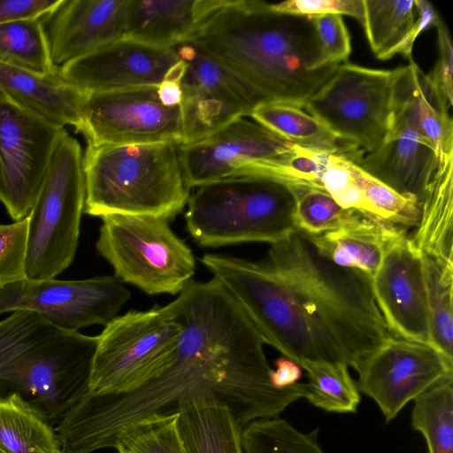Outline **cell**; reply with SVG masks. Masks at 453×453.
<instances>
[{
  "instance_id": "cell-29",
  "label": "cell",
  "mask_w": 453,
  "mask_h": 453,
  "mask_svg": "<svg viewBox=\"0 0 453 453\" xmlns=\"http://www.w3.org/2000/svg\"><path fill=\"white\" fill-rule=\"evenodd\" d=\"M300 367L309 379L304 398L310 403L330 412H356L360 395L346 364L317 360L304 362Z\"/></svg>"
},
{
  "instance_id": "cell-42",
  "label": "cell",
  "mask_w": 453,
  "mask_h": 453,
  "mask_svg": "<svg viewBox=\"0 0 453 453\" xmlns=\"http://www.w3.org/2000/svg\"><path fill=\"white\" fill-rule=\"evenodd\" d=\"M157 95L160 102L167 106L173 107L180 104L182 91L180 83L173 81L164 80L157 88Z\"/></svg>"
},
{
  "instance_id": "cell-1",
  "label": "cell",
  "mask_w": 453,
  "mask_h": 453,
  "mask_svg": "<svg viewBox=\"0 0 453 453\" xmlns=\"http://www.w3.org/2000/svg\"><path fill=\"white\" fill-rule=\"evenodd\" d=\"M246 83L260 104L303 108L341 64L317 68L319 43L311 16L277 12L263 1H226L188 42Z\"/></svg>"
},
{
  "instance_id": "cell-23",
  "label": "cell",
  "mask_w": 453,
  "mask_h": 453,
  "mask_svg": "<svg viewBox=\"0 0 453 453\" xmlns=\"http://www.w3.org/2000/svg\"><path fill=\"white\" fill-rule=\"evenodd\" d=\"M408 229L350 210L335 230L309 236L319 253L333 263L372 277L386 248Z\"/></svg>"
},
{
  "instance_id": "cell-2",
  "label": "cell",
  "mask_w": 453,
  "mask_h": 453,
  "mask_svg": "<svg viewBox=\"0 0 453 453\" xmlns=\"http://www.w3.org/2000/svg\"><path fill=\"white\" fill-rule=\"evenodd\" d=\"M287 284L309 327L319 359L356 371L391 334L371 277L320 255L298 230L272 244L261 260Z\"/></svg>"
},
{
  "instance_id": "cell-13",
  "label": "cell",
  "mask_w": 453,
  "mask_h": 453,
  "mask_svg": "<svg viewBox=\"0 0 453 453\" xmlns=\"http://www.w3.org/2000/svg\"><path fill=\"white\" fill-rule=\"evenodd\" d=\"M158 86L86 92L76 131L89 146L182 142L180 105L167 107Z\"/></svg>"
},
{
  "instance_id": "cell-9",
  "label": "cell",
  "mask_w": 453,
  "mask_h": 453,
  "mask_svg": "<svg viewBox=\"0 0 453 453\" xmlns=\"http://www.w3.org/2000/svg\"><path fill=\"white\" fill-rule=\"evenodd\" d=\"M201 262L237 301L265 344L299 366L319 360L309 327L280 276L261 261L205 254Z\"/></svg>"
},
{
  "instance_id": "cell-30",
  "label": "cell",
  "mask_w": 453,
  "mask_h": 453,
  "mask_svg": "<svg viewBox=\"0 0 453 453\" xmlns=\"http://www.w3.org/2000/svg\"><path fill=\"white\" fill-rule=\"evenodd\" d=\"M0 62L40 73L56 72L42 19L0 25Z\"/></svg>"
},
{
  "instance_id": "cell-33",
  "label": "cell",
  "mask_w": 453,
  "mask_h": 453,
  "mask_svg": "<svg viewBox=\"0 0 453 453\" xmlns=\"http://www.w3.org/2000/svg\"><path fill=\"white\" fill-rule=\"evenodd\" d=\"M315 429L308 434L297 430L280 417L259 418L242 427L243 453H325L318 443Z\"/></svg>"
},
{
  "instance_id": "cell-5",
  "label": "cell",
  "mask_w": 453,
  "mask_h": 453,
  "mask_svg": "<svg viewBox=\"0 0 453 453\" xmlns=\"http://www.w3.org/2000/svg\"><path fill=\"white\" fill-rule=\"evenodd\" d=\"M186 226L203 247L277 243L296 231L294 194L286 182L240 175L200 186L188 200Z\"/></svg>"
},
{
  "instance_id": "cell-10",
  "label": "cell",
  "mask_w": 453,
  "mask_h": 453,
  "mask_svg": "<svg viewBox=\"0 0 453 453\" xmlns=\"http://www.w3.org/2000/svg\"><path fill=\"white\" fill-rule=\"evenodd\" d=\"M303 155V148L243 118L203 140L180 144L189 188L240 175L267 176L295 185Z\"/></svg>"
},
{
  "instance_id": "cell-43",
  "label": "cell",
  "mask_w": 453,
  "mask_h": 453,
  "mask_svg": "<svg viewBox=\"0 0 453 453\" xmlns=\"http://www.w3.org/2000/svg\"><path fill=\"white\" fill-rule=\"evenodd\" d=\"M0 453H5L3 449H0Z\"/></svg>"
},
{
  "instance_id": "cell-14",
  "label": "cell",
  "mask_w": 453,
  "mask_h": 453,
  "mask_svg": "<svg viewBox=\"0 0 453 453\" xmlns=\"http://www.w3.org/2000/svg\"><path fill=\"white\" fill-rule=\"evenodd\" d=\"M130 297L125 283L115 275L74 280L25 279L0 289V315L29 311L60 327L78 331L106 326Z\"/></svg>"
},
{
  "instance_id": "cell-24",
  "label": "cell",
  "mask_w": 453,
  "mask_h": 453,
  "mask_svg": "<svg viewBox=\"0 0 453 453\" xmlns=\"http://www.w3.org/2000/svg\"><path fill=\"white\" fill-rule=\"evenodd\" d=\"M176 412L186 453H243L242 426L211 392L189 395L178 403Z\"/></svg>"
},
{
  "instance_id": "cell-22",
  "label": "cell",
  "mask_w": 453,
  "mask_h": 453,
  "mask_svg": "<svg viewBox=\"0 0 453 453\" xmlns=\"http://www.w3.org/2000/svg\"><path fill=\"white\" fill-rule=\"evenodd\" d=\"M221 0H129L124 38L162 48L188 42Z\"/></svg>"
},
{
  "instance_id": "cell-18",
  "label": "cell",
  "mask_w": 453,
  "mask_h": 453,
  "mask_svg": "<svg viewBox=\"0 0 453 453\" xmlns=\"http://www.w3.org/2000/svg\"><path fill=\"white\" fill-rule=\"evenodd\" d=\"M175 48L122 38L59 67L62 77L85 92L158 86L180 61Z\"/></svg>"
},
{
  "instance_id": "cell-31",
  "label": "cell",
  "mask_w": 453,
  "mask_h": 453,
  "mask_svg": "<svg viewBox=\"0 0 453 453\" xmlns=\"http://www.w3.org/2000/svg\"><path fill=\"white\" fill-rule=\"evenodd\" d=\"M431 343L453 359V266L421 255Z\"/></svg>"
},
{
  "instance_id": "cell-8",
  "label": "cell",
  "mask_w": 453,
  "mask_h": 453,
  "mask_svg": "<svg viewBox=\"0 0 453 453\" xmlns=\"http://www.w3.org/2000/svg\"><path fill=\"white\" fill-rule=\"evenodd\" d=\"M180 333L162 306L117 316L97 335L89 392L126 394L154 380L172 362Z\"/></svg>"
},
{
  "instance_id": "cell-17",
  "label": "cell",
  "mask_w": 453,
  "mask_h": 453,
  "mask_svg": "<svg viewBox=\"0 0 453 453\" xmlns=\"http://www.w3.org/2000/svg\"><path fill=\"white\" fill-rule=\"evenodd\" d=\"M371 280L391 336L432 344L421 257L407 232L388 244Z\"/></svg>"
},
{
  "instance_id": "cell-40",
  "label": "cell",
  "mask_w": 453,
  "mask_h": 453,
  "mask_svg": "<svg viewBox=\"0 0 453 453\" xmlns=\"http://www.w3.org/2000/svg\"><path fill=\"white\" fill-rule=\"evenodd\" d=\"M61 0H0V25L42 19L52 12Z\"/></svg>"
},
{
  "instance_id": "cell-15",
  "label": "cell",
  "mask_w": 453,
  "mask_h": 453,
  "mask_svg": "<svg viewBox=\"0 0 453 453\" xmlns=\"http://www.w3.org/2000/svg\"><path fill=\"white\" fill-rule=\"evenodd\" d=\"M187 64L180 81L182 142L188 144L250 116L260 102L250 88L211 56L187 42L175 47Z\"/></svg>"
},
{
  "instance_id": "cell-37",
  "label": "cell",
  "mask_w": 453,
  "mask_h": 453,
  "mask_svg": "<svg viewBox=\"0 0 453 453\" xmlns=\"http://www.w3.org/2000/svg\"><path fill=\"white\" fill-rule=\"evenodd\" d=\"M319 43L316 67L346 62L351 52L350 35L341 15L311 16Z\"/></svg>"
},
{
  "instance_id": "cell-6",
  "label": "cell",
  "mask_w": 453,
  "mask_h": 453,
  "mask_svg": "<svg viewBox=\"0 0 453 453\" xmlns=\"http://www.w3.org/2000/svg\"><path fill=\"white\" fill-rule=\"evenodd\" d=\"M84 203L81 148L65 133L27 216V279H53L72 264Z\"/></svg>"
},
{
  "instance_id": "cell-34",
  "label": "cell",
  "mask_w": 453,
  "mask_h": 453,
  "mask_svg": "<svg viewBox=\"0 0 453 453\" xmlns=\"http://www.w3.org/2000/svg\"><path fill=\"white\" fill-rule=\"evenodd\" d=\"M112 448L118 453H186L177 412L153 413L128 424L117 434Z\"/></svg>"
},
{
  "instance_id": "cell-12",
  "label": "cell",
  "mask_w": 453,
  "mask_h": 453,
  "mask_svg": "<svg viewBox=\"0 0 453 453\" xmlns=\"http://www.w3.org/2000/svg\"><path fill=\"white\" fill-rule=\"evenodd\" d=\"M65 133L0 92V202L13 220L29 215Z\"/></svg>"
},
{
  "instance_id": "cell-25",
  "label": "cell",
  "mask_w": 453,
  "mask_h": 453,
  "mask_svg": "<svg viewBox=\"0 0 453 453\" xmlns=\"http://www.w3.org/2000/svg\"><path fill=\"white\" fill-rule=\"evenodd\" d=\"M410 238L421 255L453 266V156L441 161Z\"/></svg>"
},
{
  "instance_id": "cell-28",
  "label": "cell",
  "mask_w": 453,
  "mask_h": 453,
  "mask_svg": "<svg viewBox=\"0 0 453 453\" xmlns=\"http://www.w3.org/2000/svg\"><path fill=\"white\" fill-rule=\"evenodd\" d=\"M0 449L5 453H63L52 426L16 393L0 397Z\"/></svg>"
},
{
  "instance_id": "cell-7",
  "label": "cell",
  "mask_w": 453,
  "mask_h": 453,
  "mask_svg": "<svg viewBox=\"0 0 453 453\" xmlns=\"http://www.w3.org/2000/svg\"><path fill=\"white\" fill-rule=\"evenodd\" d=\"M101 219L96 250L121 281L148 295H179L192 280L195 257L168 220L117 214Z\"/></svg>"
},
{
  "instance_id": "cell-35",
  "label": "cell",
  "mask_w": 453,
  "mask_h": 453,
  "mask_svg": "<svg viewBox=\"0 0 453 453\" xmlns=\"http://www.w3.org/2000/svg\"><path fill=\"white\" fill-rule=\"evenodd\" d=\"M289 187L295 197L296 229L309 236L337 229L350 212L321 188L302 184Z\"/></svg>"
},
{
  "instance_id": "cell-39",
  "label": "cell",
  "mask_w": 453,
  "mask_h": 453,
  "mask_svg": "<svg viewBox=\"0 0 453 453\" xmlns=\"http://www.w3.org/2000/svg\"><path fill=\"white\" fill-rule=\"evenodd\" d=\"M435 27L438 34L439 58L428 75L447 103L452 106L453 49L451 38L449 29L441 18Z\"/></svg>"
},
{
  "instance_id": "cell-36",
  "label": "cell",
  "mask_w": 453,
  "mask_h": 453,
  "mask_svg": "<svg viewBox=\"0 0 453 453\" xmlns=\"http://www.w3.org/2000/svg\"><path fill=\"white\" fill-rule=\"evenodd\" d=\"M27 218L0 223V289L26 278Z\"/></svg>"
},
{
  "instance_id": "cell-16",
  "label": "cell",
  "mask_w": 453,
  "mask_h": 453,
  "mask_svg": "<svg viewBox=\"0 0 453 453\" xmlns=\"http://www.w3.org/2000/svg\"><path fill=\"white\" fill-rule=\"evenodd\" d=\"M357 372L358 391L373 399L389 422L410 401L453 380V359L432 344L390 336Z\"/></svg>"
},
{
  "instance_id": "cell-11",
  "label": "cell",
  "mask_w": 453,
  "mask_h": 453,
  "mask_svg": "<svg viewBox=\"0 0 453 453\" xmlns=\"http://www.w3.org/2000/svg\"><path fill=\"white\" fill-rule=\"evenodd\" d=\"M391 76V70L342 63L303 109L342 139L371 153L388 130Z\"/></svg>"
},
{
  "instance_id": "cell-26",
  "label": "cell",
  "mask_w": 453,
  "mask_h": 453,
  "mask_svg": "<svg viewBox=\"0 0 453 453\" xmlns=\"http://www.w3.org/2000/svg\"><path fill=\"white\" fill-rule=\"evenodd\" d=\"M250 116L292 144L306 150L342 155L357 164L365 154L303 108L278 103L261 104L253 108Z\"/></svg>"
},
{
  "instance_id": "cell-27",
  "label": "cell",
  "mask_w": 453,
  "mask_h": 453,
  "mask_svg": "<svg viewBox=\"0 0 453 453\" xmlns=\"http://www.w3.org/2000/svg\"><path fill=\"white\" fill-rule=\"evenodd\" d=\"M362 27L373 55L387 60L396 54L411 58L417 10L414 0H363Z\"/></svg>"
},
{
  "instance_id": "cell-4",
  "label": "cell",
  "mask_w": 453,
  "mask_h": 453,
  "mask_svg": "<svg viewBox=\"0 0 453 453\" xmlns=\"http://www.w3.org/2000/svg\"><path fill=\"white\" fill-rule=\"evenodd\" d=\"M83 212L173 219L189 198L180 144L87 146Z\"/></svg>"
},
{
  "instance_id": "cell-41",
  "label": "cell",
  "mask_w": 453,
  "mask_h": 453,
  "mask_svg": "<svg viewBox=\"0 0 453 453\" xmlns=\"http://www.w3.org/2000/svg\"><path fill=\"white\" fill-rule=\"evenodd\" d=\"M276 370H273L271 379L277 388H286L298 382L302 376L301 367L294 361L281 357L275 361Z\"/></svg>"
},
{
  "instance_id": "cell-19",
  "label": "cell",
  "mask_w": 453,
  "mask_h": 453,
  "mask_svg": "<svg viewBox=\"0 0 453 453\" xmlns=\"http://www.w3.org/2000/svg\"><path fill=\"white\" fill-rule=\"evenodd\" d=\"M129 0H61L42 18L56 66L124 38Z\"/></svg>"
},
{
  "instance_id": "cell-21",
  "label": "cell",
  "mask_w": 453,
  "mask_h": 453,
  "mask_svg": "<svg viewBox=\"0 0 453 453\" xmlns=\"http://www.w3.org/2000/svg\"><path fill=\"white\" fill-rule=\"evenodd\" d=\"M0 92L55 125L77 129L81 122L86 92L68 83L59 68L40 73L0 62Z\"/></svg>"
},
{
  "instance_id": "cell-3",
  "label": "cell",
  "mask_w": 453,
  "mask_h": 453,
  "mask_svg": "<svg viewBox=\"0 0 453 453\" xmlns=\"http://www.w3.org/2000/svg\"><path fill=\"white\" fill-rule=\"evenodd\" d=\"M98 337L29 311L0 321V397L19 394L53 426L89 391Z\"/></svg>"
},
{
  "instance_id": "cell-32",
  "label": "cell",
  "mask_w": 453,
  "mask_h": 453,
  "mask_svg": "<svg viewBox=\"0 0 453 453\" xmlns=\"http://www.w3.org/2000/svg\"><path fill=\"white\" fill-rule=\"evenodd\" d=\"M411 426L423 434L429 453H453V380L414 399Z\"/></svg>"
},
{
  "instance_id": "cell-38",
  "label": "cell",
  "mask_w": 453,
  "mask_h": 453,
  "mask_svg": "<svg viewBox=\"0 0 453 453\" xmlns=\"http://www.w3.org/2000/svg\"><path fill=\"white\" fill-rule=\"evenodd\" d=\"M270 4L274 11L295 15H348L361 25L364 21L363 0H288Z\"/></svg>"
},
{
  "instance_id": "cell-20",
  "label": "cell",
  "mask_w": 453,
  "mask_h": 453,
  "mask_svg": "<svg viewBox=\"0 0 453 453\" xmlns=\"http://www.w3.org/2000/svg\"><path fill=\"white\" fill-rule=\"evenodd\" d=\"M315 187L327 192L342 208L406 229L418 223V204L391 189L342 155L320 152Z\"/></svg>"
}]
</instances>
